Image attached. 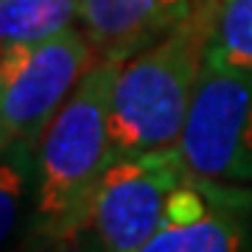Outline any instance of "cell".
<instances>
[{
    "label": "cell",
    "instance_id": "52a82bcc",
    "mask_svg": "<svg viewBox=\"0 0 252 252\" xmlns=\"http://www.w3.org/2000/svg\"><path fill=\"white\" fill-rule=\"evenodd\" d=\"M190 9L193 0H79V20L95 62L124 64L168 34Z\"/></svg>",
    "mask_w": 252,
    "mask_h": 252
},
{
    "label": "cell",
    "instance_id": "8992f818",
    "mask_svg": "<svg viewBox=\"0 0 252 252\" xmlns=\"http://www.w3.org/2000/svg\"><path fill=\"white\" fill-rule=\"evenodd\" d=\"M252 188L188 174L160 227L137 252H250Z\"/></svg>",
    "mask_w": 252,
    "mask_h": 252
},
{
    "label": "cell",
    "instance_id": "ba28073f",
    "mask_svg": "<svg viewBox=\"0 0 252 252\" xmlns=\"http://www.w3.org/2000/svg\"><path fill=\"white\" fill-rule=\"evenodd\" d=\"M205 64L252 76V0L213 3Z\"/></svg>",
    "mask_w": 252,
    "mask_h": 252
},
{
    "label": "cell",
    "instance_id": "8fae6325",
    "mask_svg": "<svg viewBox=\"0 0 252 252\" xmlns=\"http://www.w3.org/2000/svg\"><path fill=\"white\" fill-rule=\"evenodd\" d=\"M45 252H107L104 244L98 241V235L90 224L73 230L70 235H64L59 241H54L51 247H45Z\"/></svg>",
    "mask_w": 252,
    "mask_h": 252
},
{
    "label": "cell",
    "instance_id": "7a4b0ae2",
    "mask_svg": "<svg viewBox=\"0 0 252 252\" xmlns=\"http://www.w3.org/2000/svg\"><path fill=\"white\" fill-rule=\"evenodd\" d=\"M210 11L190 9L157 42L118 67L109 101L112 154L177 146L205 67Z\"/></svg>",
    "mask_w": 252,
    "mask_h": 252
},
{
    "label": "cell",
    "instance_id": "30bf717a",
    "mask_svg": "<svg viewBox=\"0 0 252 252\" xmlns=\"http://www.w3.org/2000/svg\"><path fill=\"white\" fill-rule=\"evenodd\" d=\"M34 160L36 149L3 146V171H0V235L9 241L17 230L26 199H34Z\"/></svg>",
    "mask_w": 252,
    "mask_h": 252
},
{
    "label": "cell",
    "instance_id": "5b68a950",
    "mask_svg": "<svg viewBox=\"0 0 252 252\" xmlns=\"http://www.w3.org/2000/svg\"><path fill=\"white\" fill-rule=\"evenodd\" d=\"M188 174L177 146L115 157L95 188L87 219L104 250H140L160 227L171 193Z\"/></svg>",
    "mask_w": 252,
    "mask_h": 252
},
{
    "label": "cell",
    "instance_id": "4fadbf2b",
    "mask_svg": "<svg viewBox=\"0 0 252 252\" xmlns=\"http://www.w3.org/2000/svg\"><path fill=\"white\" fill-rule=\"evenodd\" d=\"M250 252H252V247H250Z\"/></svg>",
    "mask_w": 252,
    "mask_h": 252
},
{
    "label": "cell",
    "instance_id": "277c9868",
    "mask_svg": "<svg viewBox=\"0 0 252 252\" xmlns=\"http://www.w3.org/2000/svg\"><path fill=\"white\" fill-rule=\"evenodd\" d=\"M177 149L199 180L252 188V76L205 64Z\"/></svg>",
    "mask_w": 252,
    "mask_h": 252
},
{
    "label": "cell",
    "instance_id": "6da1fadb",
    "mask_svg": "<svg viewBox=\"0 0 252 252\" xmlns=\"http://www.w3.org/2000/svg\"><path fill=\"white\" fill-rule=\"evenodd\" d=\"M121 62L101 59L84 73L36 146L34 235L51 247L87 224L90 205L107 165L115 160L109 140V101Z\"/></svg>",
    "mask_w": 252,
    "mask_h": 252
},
{
    "label": "cell",
    "instance_id": "9c48e42d",
    "mask_svg": "<svg viewBox=\"0 0 252 252\" xmlns=\"http://www.w3.org/2000/svg\"><path fill=\"white\" fill-rule=\"evenodd\" d=\"M79 0H0V42H42L70 28Z\"/></svg>",
    "mask_w": 252,
    "mask_h": 252
},
{
    "label": "cell",
    "instance_id": "7c38bea8",
    "mask_svg": "<svg viewBox=\"0 0 252 252\" xmlns=\"http://www.w3.org/2000/svg\"><path fill=\"white\" fill-rule=\"evenodd\" d=\"M213 3H216V0H193V9H205V11H210V9H213Z\"/></svg>",
    "mask_w": 252,
    "mask_h": 252
},
{
    "label": "cell",
    "instance_id": "3957f363",
    "mask_svg": "<svg viewBox=\"0 0 252 252\" xmlns=\"http://www.w3.org/2000/svg\"><path fill=\"white\" fill-rule=\"evenodd\" d=\"M95 54L84 31L64 28L62 34L3 45L0 54V132L3 146L36 149L56 112L70 98Z\"/></svg>",
    "mask_w": 252,
    "mask_h": 252
}]
</instances>
